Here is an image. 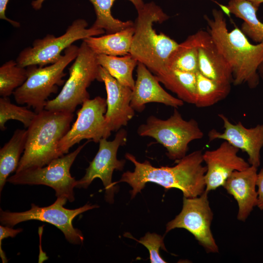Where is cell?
Listing matches in <instances>:
<instances>
[{"label": "cell", "instance_id": "obj_13", "mask_svg": "<svg viewBox=\"0 0 263 263\" xmlns=\"http://www.w3.org/2000/svg\"><path fill=\"white\" fill-rule=\"evenodd\" d=\"M208 193L205 190L196 197H184L181 211L167 224L166 232L176 228L186 229L207 253H218L219 248L210 229L213 214L209 206Z\"/></svg>", "mask_w": 263, "mask_h": 263}, {"label": "cell", "instance_id": "obj_19", "mask_svg": "<svg viewBox=\"0 0 263 263\" xmlns=\"http://www.w3.org/2000/svg\"><path fill=\"white\" fill-rule=\"evenodd\" d=\"M257 168L250 165L244 170L234 171L223 186L238 203L237 219L240 221H245L254 207L257 206Z\"/></svg>", "mask_w": 263, "mask_h": 263}, {"label": "cell", "instance_id": "obj_16", "mask_svg": "<svg viewBox=\"0 0 263 263\" xmlns=\"http://www.w3.org/2000/svg\"><path fill=\"white\" fill-rule=\"evenodd\" d=\"M99 72L107 93L106 121L111 132H117L134 116L135 111L131 105L132 90L119 82L101 66Z\"/></svg>", "mask_w": 263, "mask_h": 263}, {"label": "cell", "instance_id": "obj_12", "mask_svg": "<svg viewBox=\"0 0 263 263\" xmlns=\"http://www.w3.org/2000/svg\"><path fill=\"white\" fill-rule=\"evenodd\" d=\"M127 137V132L121 128L112 141L102 138L99 142L96 154L86 169L84 176L77 180L76 188H87L94 179L98 178L105 189L106 201L113 203L116 190L115 185L112 182L113 173L114 170L122 171L126 163L125 160L117 158V153L119 147L126 144Z\"/></svg>", "mask_w": 263, "mask_h": 263}, {"label": "cell", "instance_id": "obj_34", "mask_svg": "<svg viewBox=\"0 0 263 263\" xmlns=\"http://www.w3.org/2000/svg\"><path fill=\"white\" fill-rule=\"evenodd\" d=\"M45 0H36L32 2V6L33 8L36 10H39L42 7V4Z\"/></svg>", "mask_w": 263, "mask_h": 263}, {"label": "cell", "instance_id": "obj_6", "mask_svg": "<svg viewBox=\"0 0 263 263\" xmlns=\"http://www.w3.org/2000/svg\"><path fill=\"white\" fill-rule=\"evenodd\" d=\"M96 56L83 40L69 68L68 79L58 94L47 101L45 110L73 113L77 106L90 99L87 88L95 80L102 82Z\"/></svg>", "mask_w": 263, "mask_h": 263}, {"label": "cell", "instance_id": "obj_15", "mask_svg": "<svg viewBox=\"0 0 263 263\" xmlns=\"http://www.w3.org/2000/svg\"><path fill=\"white\" fill-rule=\"evenodd\" d=\"M239 149L225 141L216 149L207 150L203 154L207 165L206 190L208 192L223 186L235 171H241L250 165L238 155Z\"/></svg>", "mask_w": 263, "mask_h": 263}, {"label": "cell", "instance_id": "obj_9", "mask_svg": "<svg viewBox=\"0 0 263 263\" xmlns=\"http://www.w3.org/2000/svg\"><path fill=\"white\" fill-rule=\"evenodd\" d=\"M84 19L75 20L65 33L59 37L47 34L42 38L35 39L32 47L22 50L16 59L18 64L23 67L35 65L40 67L56 63L62 56L61 53L78 40L96 36L105 33V30L92 27Z\"/></svg>", "mask_w": 263, "mask_h": 263}, {"label": "cell", "instance_id": "obj_1", "mask_svg": "<svg viewBox=\"0 0 263 263\" xmlns=\"http://www.w3.org/2000/svg\"><path fill=\"white\" fill-rule=\"evenodd\" d=\"M203 154L201 150H196L176 161L174 166L158 168L152 166L147 160L140 162L132 154L126 153L125 157L133 164L134 170L124 172L120 180L114 183L126 182L130 185L132 188L130 191L132 199L149 182L159 185L167 189H179L186 198L196 197L206 190L207 169L202 165Z\"/></svg>", "mask_w": 263, "mask_h": 263}, {"label": "cell", "instance_id": "obj_20", "mask_svg": "<svg viewBox=\"0 0 263 263\" xmlns=\"http://www.w3.org/2000/svg\"><path fill=\"white\" fill-rule=\"evenodd\" d=\"M134 33L133 25L114 33L90 37L82 40L97 55L123 56L130 54Z\"/></svg>", "mask_w": 263, "mask_h": 263}, {"label": "cell", "instance_id": "obj_29", "mask_svg": "<svg viewBox=\"0 0 263 263\" xmlns=\"http://www.w3.org/2000/svg\"><path fill=\"white\" fill-rule=\"evenodd\" d=\"M26 107L19 106L13 104L8 97L0 98V129L6 130V123L10 120L21 122L25 128H28L37 115Z\"/></svg>", "mask_w": 263, "mask_h": 263}, {"label": "cell", "instance_id": "obj_17", "mask_svg": "<svg viewBox=\"0 0 263 263\" xmlns=\"http://www.w3.org/2000/svg\"><path fill=\"white\" fill-rule=\"evenodd\" d=\"M137 78L132 90L131 105L135 111L142 112L150 102L163 104L178 108L184 102L166 92L154 75L142 63L137 65Z\"/></svg>", "mask_w": 263, "mask_h": 263}, {"label": "cell", "instance_id": "obj_22", "mask_svg": "<svg viewBox=\"0 0 263 263\" xmlns=\"http://www.w3.org/2000/svg\"><path fill=\"white\" fill-rule=\"evenodd\" d=\"M27 131L17 129L10 140L0 150V192L10 174L16 169L23 153Z\"/></svg>", "mask_w": 263, "mask_h": 263}, {"label": "cell", "instance_id": "obj_28", "mask_svg": "<svg viewBox=\"0 0 263 263\" xmlns=\"http://www.w3.org/2000/svg\"><path fill=\"white\" fill-rule=\"evenodd\" d=\"M28 77L26 67L18 64L16 60H10L0 67V95L8 97L16 89L22 85Z\"/></svg>", "mask_w": 263, "mask_h": 263}, {"label": "cell", "instance_id": "obj_23", "mask_svg": "<svg viewBox=\"0 0 263 263\" xmlns=\"http://www.w3.org/2000/svg\"><path fill=\"white\" fill-rule=\"evenodd\" d=\"M259 6L248 0H229L226 6L229 13L244 20L241 31L257 43L263 42V23L257 16Z\"/></svg>", "mask_w": 263, "mask_h": 263}, {"label": "cell", "instance_id": "obj_8", "mask_svg": "<svg viewBox=\"0 0 263 263\" xmlns=\"http://www.w3.org/2000/svg\"><path fill=\"white\" fill-rule=\"evenodd\" d=\"M67 200L66 198L57 197L53 204L44 207L31 204L29 210L22 212L4 211L0 208V224L13 227L20 223L29 220L48 223L60 229L68 242L80 244L83 242L84 236L80 230L74 227L73 221L77 215L99 206L87 203L81 207L70 209L64 207Z\"/></svg>", "mask_w": 263, "mask_h": 263}, {"label": "cell", "instance_id": "obj_25", "mask_svg": "<svg viewBox=\"0 0 263 263\" xmlns=\"http://www.w3.org/2000/svg\"><path fill=\"white\" fill-rule=\"evenodd\" d=\"M96 57L100 66L121 84L132 90L135 84L132 73L138 63L132 56L129 54L119 57L100 54Z\"/></svg>", "mask_w": 263, "mask_h": 263}, {"label": "cell", "instance_id": "obj_7", "mask_svg": "<svg viewBox=\"0 0 263 263\" xmlns=\"http://www.w3.org/2000/svg\"><path fill=\"white\" fill-rule=\"evenodd\" d=\"M137 132L140 136L154 138L166 149L167 156L175 162L186 155L190 142L204 135L195 119L186 120L176 108L167 119L150 115Z\"/></svg>", "mask_w": 263, "mask_h": 263}, {"label": "cell", "instance_id": "obj_35", "mask_svg": "<svg viewBox=\"0 0 263 263\" xmlns=\"http://www.w3.org/2000/svg\"><path fill=\"white\" fill-rule=\"evenodd\" d=\"M258 72L260 78L261 77L263 80V61L260 65L258 68Z\"/></svg>", "mask_w": 263, "mask_h": 263}, {"label": "cell", "instance_id": "obj_2", "mask_svg": "<svg viewBox=\"0 0 263 263\" xmlns=\"http://www.w3.org/2000/svg\"><path fill=\"white\" fill-rule=\"evenodd\" d=\"M204 19L207 31L218 49L229 65L236 86L246 84L254 89L259 83L258 70L263 61V42L253 44L238 27L228 31L223 11H212V17Z\"/></svg>", "mask_w": 263, "mask_h": 263}, {"label": "cell", "instance_id": "obj_4", "mask_svg": "<svg viewBox=\"0 0 263 263\" xmlns=\"http://www.w3.org/2000/svg\"><path fill=\"white\" fill-rule=\"evenodd\" d=\"M73 113L44 109L27 129L25 147L16 172L44 167L60 156L58 144L70 129Z\"/></svg>", "mask_w": 263, "mask_h": 263}, {"label": "cell", "instance_id": "obj_21", "mask_svg": "<svg viewBox=\"0 0 263 263\" xmlns=\"http://www.w3.org/2000/svg\"><path fill=\"white\" fill-rule=\"evenodd\" d=\"M154 76L178 98L195 105L197 98L196 74L167 67Z\"/></svg>", "mask_w": 263, "mask_h": 263}, {"label": "cell", "instance_id": "obj_36", "mask_svg": "<svg viewBox=\"0 0 263 263\" xmlns=\"http://www.w3.org/2000/svg\"><path fill=\"white\" fill-rule=\"evenodd\" d=\"M250 0L259 5L263 3V0Z\"/></svg>", "mask_w": 263, "mask_h": 263}, {"label": "cell", "instance_id": "obj_5", "mask_svg": "<svg viewBox=\"0 0 263 263\" xmlns=\"http://www.w3.org/2000/svg\"><path fill=\"white\" fill-rule=\"evenodd\" d=\"M78 49L72 44L55 63L43 67L35 65L26 67V80L13 94L16 102L32 107L37 113L43 110L49 96L57 93L58 86L64 84L63 77L66 75L64 70L76 58Z\"/></svg>", "mask_w": 263, "mask_h": 263}, {"label": "cell", "instance_id": "obj_18", "mask_svg": "<svg viewBox=\"0 0 263 263\" xmlns=\"http://www.w3.org/2000/svg\"><path fill=\"white\" fill-rule=\"evenodd\" d=\"M193 35L198 49L199 72L217 82L231 85V69L208 31L200 30Z\"/></svg>", "mask_w": 263, "mask_h": 263}, {"label": "cell", "instance_id": "obj_11", "mask_svg": "<svg viewBox=\"0 0 263 263\" xmlns=\"http://www.w3.org/2000/svg\"><path fill=\"white\" fill-rule=\"evenodd\" d=\"M81 105L77 112L76 120L58 143L61 156L84 139L98 143L102 138L107 139L111 135L105 117L106 99L97 96L86 100Z\"/></svg>", "mask_w": 263, "mask_h": 263}, {"label": "cell", "instance_id": "obj_10", "mask_svg": "<svg viewBox=\"0 0 263 263\" xmlns=\"http://www.w3.org/2000/svg\"><path fill=\"white\" fill-rule=\"evenodd\" d=\"M90 141L88 140L74 151L54 159L44 167L15 172L7 182L14 185H45L54 189L57 198H66L72 203L75 199L74 189L77 180L72 176L70 169L78 154Z\"/></svg>", "mask_w": 263, "mask_h": 263}, {"label": "cell", "instance_id": "obj_33", "mask_svg": "<svg viewBox=\"0 0 263 263\" xmlns=\"http://www.w3.org/2000/svg\"><path fill=\"white\" fill-rule=\"evenodd\" d=\"M9 0H0V19L9 22L12 26L19 27L20 23L16 21L7 18L6 16L5 11Z\"/></svg>", "mask_w": 263, "mask_h": 263}, {"label": "cell", "instance_id": "obj_30", "mask_svg": "<svg viewBox=\"0 0 263 263\" xmlns=\"http://www.w3.org/2000/svg\"><path fill=\"white\" fill-rule=\"evenodd\" d=\"M138 243L142 244L148 249L150 253V262L151 263H167L161 257L159 250L162 248L166 250L163 242V237L156 233H147L139 240Z\"/></svg>", "mask_w": 263, "mask_h": 263}, {"label": "cell", "instance_id": "obj_3", "mask_svg": "<svg viewBox=\"0 0 263 263\" xmlns=\"http://www.w3.org/2000/svg\"><path fill=\"white\" fill-rule=\"evenodd\" d=\"M137 12L130 54L155 75L167 68L179 44L163 33H156L153 28L154 23H161L169 19L160 7L150 2L145 3Z\"/></svg>", "mask_w": 263, "mask_h": 263}, {"label": "cell", "instance_id": "obj_27", "mask_svg": "<svg viewBox=\"0 0 263 263\" xmlns=\"http://www.w3.org/2000/svg\"><path fill=\"white\" fill-rule=\"evenodd\" d=\"M167 67L195 74L199 72L198 49L193 34L179 44L170 56Z\"/></svg>", "mask_w": 263, "mask_h": 263}, {"label": "cell", "instance_id": "obj_31", "mask_svg": "<svg viewBox=\"0 0 263 263\" xmlns=\"http://www.w3.org/2000/svg\"><path fill=\"white\" fill-rule=\"evenodd\" d=\"M22 228L14 229L13 227L3 225H0V256L2 263L8 261L4 252L1 248V242L3 239L9 237L14 238L17 235L22 231Z\"/></svg>", "mask_w": 263, "mask_h": 263}, {"label": "cell", "instance_id": "obj_26", "mask_svg": "<svg viewBox=\"0 0 263 263\" xmlns=\"http://www.w3.org/2000/svg\"><path fill=\"white\" fill-rule=\"evenodd\" d=\"M197 98L195 105L198 108L211 106L225 99L229 94L231 85L222 84L196 73Z\"/></svg>", "mask_w": 263, "mask_h": 263}, {"label": "cell", "instance_id": "obj_32", "mask_svg": "<svg viewBox=\"0 0 263 263\" xmlns=\"http://www.w3.org/2000/svg\"><path fill=\"white\" fill-rule=\"evenodd\" d=\"M256 186L258 188L257 206L263 210V168L257 174Z\"/></svg>", "mask_w": 263, "mask_h": 263}, {"label": "cell", "instance_id": "obj_24", "mask_svg": "<svg viewBox=\"0 0 263 263\" xmlns=\"http://www.w3.org/2000/svg\"><path fill=\"white\" fill-rule=\"evenodd\" d=\"M89 0L94 7L96 15V19L92 27L104 30L107 34L114 33L134 25V22L131 20L122 21L113 16L111 9L115 0ZM128 0L132 3L137 11L142 8L145 5L143 0Z\"/></svg>", "mask_w": 263, "mask_h": 263}, {"label": "cell", "instance_id": "obj_14", "mask_svg": "<svg viewBox=\"0 0 263 263\" xmlns=\"http://www.w3.org/2000/svg\"><path fill=\"white\" fill-rule=\"evenodd\" d=\"M223 122L224 131L220 132L212 129L208 133L209 141L222 139L245 152L248 163L258 168L261 164V150L263 147V124L247 128L241 122L233 124L223 114H218Z\"/></svg>", "mask_w": 263, "mask_h": 263}]
</instances>
